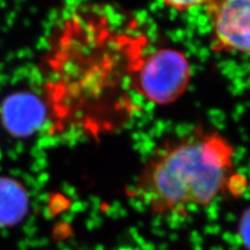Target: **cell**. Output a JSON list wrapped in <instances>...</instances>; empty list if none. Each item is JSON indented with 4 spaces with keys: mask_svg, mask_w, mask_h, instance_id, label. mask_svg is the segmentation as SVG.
Returning a JSON list of instances; mask_svg holds the SVG:
<instances>
[{
    "mask_svg": "<svg viewBox=\"0 0 250 250\" xmlns=\"http://www.w3.org/2000/svg\"><path fill=\"white\" fill-rule=\"evenodd\" d=\"M247 179L234 169V148L202 127L170 140L148 159L128 193L152 216L186 217L241 196Z\"/></svg>",
    "mask_w": 250,
    "mask_h": 250,
    "instance_id": "6da1fadb",
    "label": "cell"
},
{
    "mask_svg": "<svg viewBox=\"0 0 250 250\" xmlns=\"http://www.w3.org/2000/svg\"><path fill=\"white\" fill-rule=\"evenodd\" d=\"M162 2L171 10L184 13L197 6H207L212 2V0H162Z\"/></svg>",
    "mask_w": 250,
    "mask_h": 250,
    "instance_id": "8992f818",
    "label": "cell"
},
{
    "mask_svg": "<svg viewBox=\"0 0 250 250\" xmlns=\"http://www.w3.org/2000/svg\"><path fill=\"white\" fill-rule=\"evenodd\" d=\"M27 203L24 187L11 177H0V226L19 221Z\"/></svg>",
    "mask_w": 250,
    "mask_h": 250,
    "instance_id": "5b68a950",
    "label": "cell"
},
{
    "mask_svg": "<svg viewBox=\"0 0 250 250\" xmlns=\"http://www.w3.org/2000/svg\"><path fill=\"white\" fill-rule=\"evenodd\" d=\"M45 119L42 101L29 93H15L1 105V120L11 134L25 137L35 132Z\"/></svg>",
    "mask_w": 250,
    "mask_h": 250,
    "instance_id": "277c9868",
    "label": "cell"
},
{
    "mask_svg": "<svg viewBox=\"0 0 250 250\" xmlns=\"http://www.w3.org/2000/svg\"><path fill=\"white\" fill-rule=\"evenodd\" d=\"M212 48L250 57V0H212Z\"/></svg>",
    "mask_w": 250,
    "mask_h": 250,
    "instance_id": "3957f363",
    "label": "cell"
},
{
    "mask_svg": "<svg viewBox=\"0 0 250 250\" xmlns=\"http://www.w3.org/2000/svg\"><path fill=\"white\" fill-rule=\"evenodd\" d=\"M191 77V64L183 51L161 48L141 57L132 74L131 89L149 103L167 105L184 95Z\"/></svg>",
    "mask_w": 250,
    "mask_h": 250,
    "instance_id": "7a4b0ae2",
    "label": "cell"
}]
</instances>
